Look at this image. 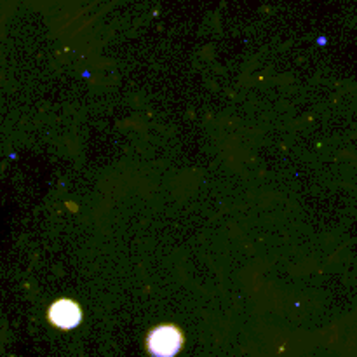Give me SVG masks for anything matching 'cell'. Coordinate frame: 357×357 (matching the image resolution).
<instances>
[{
	"instance_id": "obj_1",
	"label": "cell",
	"mask_w": 357,
	"mask_h": 357,
	"mask_svg": "<svg viewBox=\"0 0 357 357\" xmlns=\"http://www.w3.org/2000/svg\"><path fill=\"white\" fill-rule=\"evenodd\" d=\"M183 344V333L174 324H159L146 335V351L152 357H174Z\"/></svg>"
},
{
	"instance_id": "obj_2",
	"label": "cell",
	"mask_w": 357,
	"mask_h": 357,
	"mask_svg": "<svg viewBox=\"0 0 357 357\" xmlns=\"http://www.w3.org/2000/svg\"><path fill=\"white\" fill-rule=\"evenodd\" d=\"M49 323L59 330H73L82 321V310L79 303L70 298H59L49 307Z\"/></svg>"
}]
</instances>
